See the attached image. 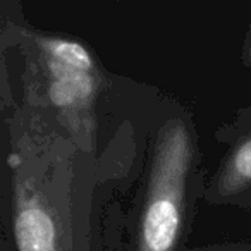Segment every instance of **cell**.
Listing matches in <instances>:
<instances>
[{"mask_svg":"<svg viewBox=\"0 0 251 251\" xmlns=\"http://www.w3.org/2000/svg\"><path fill=\"white\" fill-rule=\"evenodd\" d=\"M241 62H243L244 69L251 73V23H250V26H248L243 47H241Z\"/></svg>","mask_w":251,"mask_h":251,"instance_id":"277c9868","label":"cell"},{"mask_svg":"<svg viewBox=\"0 0 251 251\" xmlns=\"http://www.w3.org/2000/svg\"><path fill=\"white\" fill-rule=\"evenodd\" d=\"M198 138L188 115H176L155 133L150 167L129 251H184L198 189Z\"/></svg>","mask_w":251,"mask_h":251,"instance_id":"6da1fadb","label":"cell"},{"mask_svg":"<svg viewBox=\"0 0 251 251\" xmlns=\"http://www.w3.org/2000/svg\"><path fill=\"white\" fill-rule=\"evenodd\" d=\"M191 251V250H184ZM193 251H251V243H236V244H219V246L198 248Z\"/></svg>","mask_w":251,"mask_h":251,"instance_id":"5b68a950","label":"cell"},{"mask_svg":"<svg viewBox=\"0 0 251 251\" xmlns=\"http://www.w3.org/2000/svg\"><path fill=\"white\" fill-rule=\"evenodd\" d=\"M215 140L227 150L203 186V201L251 210V107L239 108L232 121L220 126Z\"/></svg>","mask_w":251,"mask_h":251,"instance_id":"7a4b0ae2","label":"cell"},{"mask_svg":"<svg viewBox=\"0 0 251 251\" xmlns=\"http://www.w3.org/2000/svg\"><path fill=\"white\" fill-rule=\"evenodd\" d=\"M31 40L49 74L53 100L76 105L95 97L100 67L84 43L45 33H36Z\"/></svg>","mask_w":251,"mask_h":251,"instance_id":"3957f363","label":"cell"}]
</instances>
